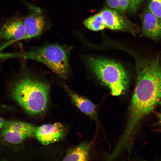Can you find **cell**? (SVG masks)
I'll return each mask as SVG.
<instances>
[{"mask_svg":"<svg viewBox=\"0 0 161 161\" xmlns=\"http://www.w3.org/2000/svg\"><path fill=\"white\" fill-rule=\"evenodd\" d=\"M9 87L13 99L28 113L40 114L46 111L49 87L29 69L22 68L10 81Z\"/></svg>","mask_w":161,"mask_h":161,"instance_id":"obj_1","label":"cell"},{"mask_svg":"<svg viewBox=\"0 0 161 161\" xmlns=\"http://www.w3.org/2000/svg\"><path fill=\"white\" fill-rule=\"evenodd\" d=\"M69 49L64 47L50 45L26 51L1 53L0 58L34 60L44 64L61 78H66L69 71Z\"/></svg>","mask_w":161,"mask_h":161,"instance_id":"obj_2","label":"cell"},{"mask_svg":"<svg viewBox=\"0 0 161 161\" xmlns=\"http://www.w3.org/2000/svg\"><path fill=\"white\" fill-rule=\"evenodd\" d=\"M87 65L97 78L110 90L112 95H121L128 87L129 78L127 71L121 64L109 59L90 56Z\"/></svg>","mask_w":161,"mask_h":161,"instance_id":"obj_3","label":"cell"},{"mask_svg":"<svg viewBox=\"0 0 161 161\" xmlns=\"http://www.w3.org/2000/svg\"><path fill=\"white\" fill-rule=\"evenodd\" d=\"M36 127L28 123L6 121L1 129V135L6 142L19 144L26 139L35 136Z\"/></svg>","mask_w":161,"mask_h":161,"instance_id":"obj_4","label":"cell"},{"mask_svg":"<svg viewBox=\"0 0 161 161\" xmlns=\"http://www.w3.org/2000/svg\"><path fill=\"white\" fill-rule=\"evenodd\" d=\"M25 34L24 18L16 16L6 21L0 27V53L10 45L22 40Z\"/></svg>","mask_w":161,"mask_h":161,"instance_id":"obj_5","label":"cell"},{"mask_svg":"<svg viewBox=\"0 0 161 161\" xmlns=\"http://www.w3.org/2000/svg\"><path fill=\"white\" fill-rule=\"evenodd\" d=\"M27 13L24 18L25 34L22 40L39 36L44 29L45 20L42 11L38 7L26 3Z\"/></svg>","mask_w":161,"mask_h":161,"instance_id":"obj_6","label":"cell"},{"mask_svg":"<svg viewBox=\"0 0 161 161\" xmlns=\"http://www.w3.org/2000/svg\"><path fill=\"white\" fill-rule=\"evenodd\" d=\"M100 13L106 28L127 32L133 34L137 32L132 24L116 10L106 7Z\"/></svg>","mask_w":161,"mask_h":161,"instance_id":"obj_7","label":"cell"},{"mask_svg":"<svg viewBox=\"0 0 161 161\" xmlns=\"http://www.w3.org/2000/svg\"><path fill=\"white\" fill-rule=\"evenodd\" d=\"M64 126L58 122L36 127L35 136L42 144L45 145L59 141L64 137Z\"/></svg>","mask_w":161,"mask_h":161,"instance_id":"obj_8","label":"cell"},{"mask_svg":"<svg viewBox=\"0 0 161 161\" xmlns=\"http://www.w3.org/2000/svg\"><path fill=\"white\" fill-rule=\"evenodd\" d=\"M142 33L144 36L154 41L160 39L161 34V21L145 10L142 16Z\"/></svg>","mask_w":161,"mask_h":161,"instance_id":"obj_9","label":"cell"},{"mask_svg":"<svg viewBox=\"0 0 161 161\" xmlns=\"http://www.w3.org/2000/svg\"><path fill=\"white\" fill-rule=\"evenodd\" d=\"M75 106L83 113L97 121L96 108L95 104L87 98L72 92L65 86Z\"/></svg>","mask_w":161,"mask_h":161,"instance_id":"obj_10","label":"cell"},{"mask_svg":"<svg viewBox=\"0 0 161 161\" xmlns=\"http://www.w3.org/2000/svg\"><path fill=\"white\" fill-rule=\"evenodd\" d=\"M92 142H82L77 147L70 149L64 161H87L89 160V152Z\"/></svg>","mask_w":161,"mask_h":161,"instance_id":"obj_11","label":"cell"},{"mask_svg":"<svg viewBox=\"0 0 161 161\" xmlns=\"http://www.w3.org/2000/svg\"><path fill=\"white\" fill-rule=\"evenodd\" d=\"M83 23L87 28L94 31H99L106 28L100 13L86 19Z\"/></svg>","mask_w":161,"mask_h":161,"instance_id":"obj_12","label":"cell"},{"mask_svg":"<svg viewBox=\"0 0 161 161\" xmlns=\"http://www.w3.org/2000/svg\"><path fill=\"white\" fill-rule=\"evenodd\" d=\"M105 0L110 8L116 10L123 15L126 11L130 0Z\"/></svg>","mask_w":161,"mask_h":161,"instance_id":"obj_13","label":"cell"},{"mask_svg":"<svg viewBox=\"0 0 161 161\" xmlns=\"http://www.w3.org/2000/svg\"><path fill=\"white\" fill-rule=\"evenodd\" d=\"M161 0H150L148 10L152 14L161 20Z\"/></svg>","mask_w":161,"mask_h":161,"instance_id":"obj_14","label":"cell"},{"mask_svg":"<svg viewBox=\"0 0 161 161\" xmlns=\"http://www.w3.org/2000/svg\"><path fill=\"white\" fill-rule=\"evenodd\" d=\"M145 0H130L126 11L129 13H134L137 11Z\"/></svg>","mask_w":161,"mask_h":161,"instance_id":"obj_15","label":"cell"},{"mask_svg":"<svg viewBox=\"0 0 161 161\" xmlns=\"http://www.w3.org/2000/svg\"><path fill=\"white\" fill-rule=\"evenodd\" d=\"M6 121L0 117V129H1L4 125Z\"/></svg>","mask_w":161,"mask_h":161,"instance_id":"obj_16","label":"cell"}]
</instances>
